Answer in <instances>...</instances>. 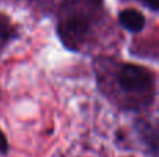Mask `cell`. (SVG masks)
Segmentation results:
<instances>
[{"mask_svg": "<svg viewBox=\"0 0 159 157\" xmlns=\"http://www.w3.org/2000/svg\"><path fill=\"white\" fill-rule=\"evenodd\" d=\"M147 6L151 8L152 11H158V6H159V0H144Z\"/></svg>", "mask_w": 159, "mask_h": 157, "instance_id": "obj_6", "label": "cell"}, {"mask_svg": "<svg viewBox=\"0 0 159 157\" xmlns=\"http://www.w3.org/2000/svg\"><path fill=\"white\" fill-rule=\"evenodd\" d=\"M16 36V28L11 25L7 17L0 14V40H8Z\"/></svg>", "mask_w": 159, "mask_h": 157, "instance_id": "obj_4", "label": "cell"}, {"mask_svg": "<svg viewBox=\"0 0 159 157\" xmlns=\"http://www.w3.org/2000/svg\"><path fill=\"white\" fill-rule=\"evenodd\" d=\"M8 152V142H7V138L4 136V134L2 132L0 129V153L2 155H6Z\"/></svg>", "mask_w": 159, "mask_h": 157, "instance_id": "obj_5", "label": "cell"}, {"mask_svg": "<svg viewBox=\"0 0 159 157\" xmlns=\"http://www.w3.org/2000/svg\"><path fill=\"white\" fill-rule=\"evenodd\" d=\"M119 22L129 32L138 33L145 27V17L143 13L134 8H126L119 14Z\"/></svg>", "mask_w": 159, "mask_h": 157, "instance_id": "obj_3", "label": "cell"}, {"mask_svg": "<svg viewBox=\"0 0 159 157\" xmlns=\"http://www.w3.org/2000/svg\"><path fill=\"white\" fill-rule=\"evenodd\" d=\"M95 2H71L59 21L57 32L67 47L75 50L85 39L93 22Z\"/></svg>", "mask_w": 159, "mask_h": 157, "instance_id": "obj_1", "label": "cell"}, {"mask_svg": "<svg viewBox=\"0 0 159 157\" xmlns=\"http://www.w3.org/2000/svg\"><path fill=\"white\" fill-rule=\"evenodd\" d=\"M117 85L123 92L135 96H148L155 92V74L135 64H123L117 71Z\"/></svg>", "mask_w": 159, "mask_h": 157, "instance_id": "obj_2", "label": "cell"}]
</instances>
